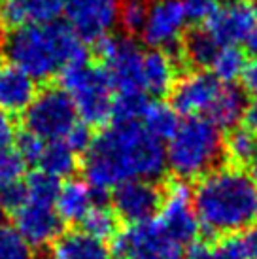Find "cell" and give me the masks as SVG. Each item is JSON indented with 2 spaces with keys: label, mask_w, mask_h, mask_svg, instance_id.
<instances>
[{
  "label": "cell",
  "mask_w": 257,
  "mask_h": 259,
  "mask_svg": "<svg viewBox=\"0 0 257 259\" xmlns=\"http://www.w3.org/2000/svg\"><path fill=\"white\" fill-rule=\"evenodd\" d=\"M25 168H27V163L19 157V153L15 150L0 153V189L14 182L23 180Z\"/></svg>",
  "instance_id": "cell-32"
},
{
  "label": "cell",
  "mask_w": 257,
  "mask_h": 259,
  "mask_svg": "<svg viewBox=\"0 0 257 259\" xmlns=\"http://www.w3.org/2000/svg\"><path fill=\"white\" fill-rule=\"evenodd\" d=\"M4 218H6V210H4V206L0 204V227L4 225Z\"/></svg>",
  "instance_id": "cell-44"
},
{
  "label": "cell",
  "mask_w": 257,
  "mask_h": 259,
  "mask_svg": "<svg viewBox=\"0 0 257 259\" xmlns=\"http://www.w3.org/2000/svg\"><path fill=\"white\" fill-rule=\"evenodd\" d=\"M112 204L119 220L131 225L150 222L161 210L163 191L151 180H128L114 187Z\"/></svg>",
  "instance_id": "cell-13"
},
{
  "label": "cell",
  "mask_w": 257,
  "mask_h": 259,
  "mask_svg": "<svg viewBox=\"0 0 257 259\" xmlns=\"http://www.w3.org/2000/svg\"><path fill=\"white\" fill-rule=\"evenodd\" d=\"M248 46H250L251 53L257 57V27H255V30H253V34L250 36V40H248Z\"/></svg>",
  "instance_id": "cell-42"
},
{
  "label": "cell",
  "mask_w": 257,
  "mask_h": 259,
  "mask_svg": "<svg viewBox=\"0 0 257 259\" xmlns=\"http://www.w3.org/2000/svg\"><path fill=\"white\" fill-rule=\"evenodd\" d=\"M2 57H4V50H2V44H0V68H2Z\"/></svg>",
  "instance_id": "cell-45"
},
{
  "label": "cell",
  "mask_w": 257,
  "mask_h": 259,
  "mask_svg": "<svg viewBox=\"0 0 257 259\" xmlns=\"http://www.w3.org/2000/svg\"><path fill=\"white\" fill-rule=\"evenodd\" d=\"M148 104L146 93H117L112 108V123H136L142 119Z\"/></svg>",
  "instance_id": "cell-28"
},
{
  "label": "cell",
  "mask_w": 257,
  "mask_h": 259,
  "mask_svg": "<svg viewBox=\"0 0 257 259\" xmlns=\"http://www.w3.org/2000/svg\"><path fill=\"white\" fill-rule=\"evenodd\" d=\"M220 89H222V81L214 74L204 72V70L187 74L172 87V108L187 117L206 114Z\"/></svg>",
  "instance_id": "cell-15"
},
{
  "label": "cell",
  "mask_w": 257,
  "mask_h": 259,
  "mask_svg": "<svg viewBox=\"0 0 257 259\" xmlns=\"http://www.w3.org/2000/svg\"><path fill=\"white\" fill-rule=\"evenodd\" d=\"M44 148H46V140L36 137L34 133H30L27 129L15 137V151L19 153V157L27 165H38Z\"/></svg>",
  "instance_id": "cell-31"
},
{
  "label": "cell",
  "mask_w": 257,
  "mask_h": 259,
  "mask_svg": "<svg viewBox=\"0 0 257 259\" xmlns=\"http://www.w3.org/2000/svg\"><path fill=\"white\" fill-rule=\"evenodd\" d=\"M223 151L233 166L250 165L257 153V135L246 127H235L225 138Z\"/></svg>",
  "instance_id": "cell-26"
},
{
  "label": "cell",
  "mask_w": 257,
  "mask_h": 259,
  "mask_svg": "<svg viewBox=\"0 0 257 259\" xmlns=\"http://www.w3.org/2000/svg\"><path fill=\"white\" fill-rule=\"evenodd\" d=\"M212 253H214V259H250L244 248L242 237H235V235L222 238L212 248Z\"/></svg>",
  "instance_id": "cell-35"
},
{
  "label": "cell",
  "mask_w": 257,
  "mask_h": 259,
  "mask_svg": "<svg viewBox=\"0 0 257 259\" xmlns=\"http://www.w3.org/2000/svg\"><path fill=\"white\" fill-rule=\"evenodd\" d=\"M159 222L166 235L180 246L197 240L200 222L193 204V191L186 180H176L164 191Z\"/></svg>",
  "instance_id": "cell-9"
},
{
  "label": "cell",
  "mask_w": 257,
  "mask_h": 259,
  "mask_svg": "<svg viewBox=\"0 0 257 259\" xmlns=\"http://www.w3.org/2000/svg\"><path fill=\"white\" fill-rule=\"evenodd\" d=\"M0 259H34V248L10 225L0 227Z\"/></svg>",
  "instance_id": "cell-29"
},
{
  "label": "cell",
  "mask_w": 257,
  "mask_h": 259,
  "mask_svg": "<svg viewBox=\"0 0 257 259\" xmlns=\"http://www.w3.org/2000/svg\"><path fill=\"white\" fill-rule=\"evenodd\" d=\"M64 12V0H2L0 27L12 30L27 25L53 23Z\"/></svg>",
  "instance_id": "cell-16"
},
{
  "label": "cell",
  "mask_w": 257,
  "mask_h": 259,
  "mask_svg": "<svg viewBox=\"0 0 257 259\" xmlns=\"http://www.w3.org/2000/svg\"><path fill=\"white\" fill-rule=\"evenodd\" d=\"M255 218H257V212H255Z\"/></svg>",
  "instance_id": "cell-47"
},
{
  "label": "cell",
  "mask_w": 257,
  "mask_h": 259,
  "mask_svg": "<svg viewBox=\"0 0 257 259\" xmlns=\"http://www.w3.org/2000/svg\"><path fill=\"white\" fill-rule=\"evenodd\" d=\"M142 83L144 91L151 97H163L170 93L176 83V61L168 51H144Z\"/></svg>",
  "instance_id": "cell-19"
},
{
  "label": "cell",
  "mask_w": 257,
  "mask_h": 259,
  "mask_svg": "<svg viewBox=\"0 0 257 259\" xmlns=\"http://www.w3.org/2000/svg\"><path fill=\"white\" fill-rule=\"evenodd\" d=\"M38 166H40L42 172L50 174L57 180L68 178L78 170V153L72 150L64 140L46 142V148H44L42 157L38 161Z\"/></svg>",
  "instance_id": "cell-22"
},
{
  "label": "cell",
  "mask_w": 257,
  "mask_h": 259,
  "mask_svg": "<svg viewBox=\"0 0 257 259\" xmlns=\"http://www.w3.org/2000/svg\"><path fill=\"white\" fill-rule=\"evenodd\" d=\"M81 170L87 184L100 193L128 180L155 182L166 170V150L140 121L112 123L93 138Z\"/></svg>",
  "instance_id": "cell-1"
},
{
  "label": "cell",
  "mask_w": 257,
  "mask_h": 259,
  "mask_svg": "<svg viewBox=\"0 0 257 259\" xmlns=\"http://www.w3.org/2000/svg\"><path fill=\"white\" fill-rule=\"evenodd\" d=\"M186 25L187 15L182 0H153L140 34L151 50L174 51L184 40Z\"/></svg>",
  "instance_id": "cell-11"
},
{
  "label": "cell",
  "mask_w": 257,
  "mask_h": 259,
  "mask_svg": "<svg viewBox=\"0 0 257 259\" xmlns=\"http://www.w3.org/2000/svg\"><path fill=\"white\" fill-rule=\"evenodd\" d=\"M242 119H244V125H246V129H250L251 133H255V135H257V101L251 102L250 106L246 108Z\"/></svg>",
  "instance_id": "cell-41"
},
{
  "label": "cell",
  "mask_w": 257,
  "mask_h": 259,
  "mask_svg": "<svg viewBox=\"0 0 257 259\" xmlns=\"http://www.w3.org/2000/svg\"><path fill=\"white\" fill-rule=\"evenodd\" d=\"M240 79H242V91L244 93L257 101V59L246 65Z\"/></svg>",
  "instance_id": "cell-38"
},
{
  "label": "cell",
  "mask_w": 257,
  "mask_h": 259,
  "mask_svg": "<svg viewBox=\"0 0 257 259\" xmlns=\"http://www.w3.org/2000/svg\"><path fill=\"white\" fill-rule=\"evenodd\" d=\"M25 129L46 142L64 140L78 123V112L70 95L61 85H48L38 91L36 99L23 114Z\"/></svg>",
  "instance_id": "cell-6"
},
{
  "label": "cell",
  "mask_w": 257,
  "mask_h": 259,
  "mask_svg": "<svg viewBox=\"0 0 257 259\" xmlns=\"http://www.w3.org/2000/svg\"><path fill=\"white\" fill-rule=\"evenodd\" d=\"M184 259H214V253H212V248L204 242H193Z\"/></svg>",
  "instance_id": "cell-39"
},
{
  "label": "cell",
  "mask_w": 257,
  "mask_h": 259,
  "mask_svg": "<svg viewBox=\"0 0 257 259\" xmlns=\"http://www.w3.org/2000/svg\"><path fill=\"white\" fill-rule=\"evenodd\" d=\"M106 193L95 191L87 182L66 180L59 189L55 208L61 220L66 223H79L97 202H104Z\"/></svg>",
  "instance_id": "cell-18"
},
{
  "label": "cell",
  "mask_w": 257,
  "mask_h": 259,
  "mask_svg": "<svg viewBox=\"0 0 257 259\" xmlns=\"http://www.w3.org/2000/svg\"><path fill=\"white\" fill-rule=\"evenodd\" d=\"M225 140L222 129L208 117H187L166 146V166L178 180H197L214 170L222 159Z\"/></svg>",
  "instance_id": "cell-4"
},
{
  "label": "cell",
  "mask_w": 257,
  "mask_h": 259,
  "mask_svg": "<svg viewBox=\"0 0 257 259\" xmlns=\"http://www.w3.org/2000/svg\"><path fill=\"white\" fill-rule=\"evenodd\" d=\"M246 108V93L233 83H225L206 112V117L220 129H235L238 121H242Z\"/></svg>",
  "instance_id": "cell-21"
},
{
  "label": "cell",
  "mask_w": 257,
  "mask_h": 259,
  "mask_svg": "<svg viewBox=\"0 0 257 259\" xmlns=\"http://www.w3.org/2000/svg\"><path fill=\"white\" fill-rule=\"evenodd\" d=\"M220 48L222 46L216 42V38L206 29H193L184 36L182 57L197 68H206L212 66Z\"/></svg>",
  "instance_id": "cell-23"
},
{
  "label": "cell",
  "mask_w": 257,
  "mask_h": 259,
  "mask_svg": "<svg viewBox=\"0 0 257 259\" xmlns=\"http://www.w3.org/2000/svg\"><path fill=\"white\" fill-rule=\"evenodd\" d=\"M81 229L100 238V240H114L119 233V216L115 214L114 208H110L104 202H97L93 208L85 214L81 220Z\"/></svg>",
  "instance_id": "cell-25"
},
{
  "label": "cell",
  "mask_w": 257,
  "mask_h": 259,
  "mask_svg": "<svg viewBox=\"0 0 257 259\" xmlns=\"http://www.w3.org/2000/svg\"><path fill=\"white\" fill-rule=\"evenodd\" d=\"M64 222L57 214L55 201L29 197L21 208L14 214V227L19 231L32 248H44L53 244L61 233Z\"/></svg>",
  "instance_id": "cell-12"
},
{
  "label": "cell",
  "mask_w": 257,
  "mask_h": 259,
  "mask_svg": "<svg viewBox=\"0 0 257 259\" xmlns=\"http://www.w3.org/2000/svg\"><path fill=\"white\" fill-rule=\"evenodd\" d=\"M15 137H17V133H15V125L12 121V117L0 110V153L14 148Z\"/></svg>",
  "instance_id": "cell-37"
},
{
  "label": "cell",
  "mask_w": 257,
  "mask_h": 259,
  "mask_svg": "<svg viewBox=\"0 0 257 259\" xmlns=\"http://www.w3.org/2000/svg\"><path fill=\"white\" fill-rule=\"evenodd\" d=\"M93 138H95L93 127H89L87 123H83L79 119V121L70 129V133L64 137V142L70 146L78 155H83V153L89 150V146L93 144Z\"/></svg>",
  "instance_id": "cell-34"
},
{
  "label": "cell",
  "mask_w": 257,
  "mask_h": 259,
  "mask_svg": "<svg viewBox=\"0 0 257 259\" xmlns=\"http://www.w3.org/2000/svg\"><path fill=\"white\" fill-rule=\"evenodd\" d=\"M123 0H64V14L74 32L85 44H95L119 23Z\"/></svg>",
  "instance_id": "cell-10"
},
{
  "label": "cell",
  "mask_w": 257,
  "mask_h": 259,
  "mask_svg": "<svg viewBox=\"0 0 257 259\" xmlns=\"http://www.w3.org/2000/svg\"><path fill=\"white\" fill-rule=\"evenodd\" d=\"M0 4H2V0H0Z\"/></svg>",
  "instance_id": "cell-48"
},
{
  "label": "cell",
  "mask_w": 257,
  "mask_h": 259,
  "mask_svg": "<svg viewBox=\"0 0 257 259\" xmlns=\"http://www.w3.org/2000/svg\"><path fill=\"white\" fill-rule=\"evenodd\" d=\"M25 201H27V186L23 180L14 182V184L0 189V204L12 216L25 204Z\"/></svg>",
  "instance_id": "cell-33"
},
{
  "label": "cell",
  "mask_w": 257,
  "mask_h": 259,
  "mask_svg": "<svg viewBox=\"0 0 257 259\" xmlns=\"http://www.w3.org/2000/svg\"><path fill=\"white\" fill-rule=\"evenodd\" d=\"M53 257L57 259H112L104 240L83 229L63 231L53 242Z\"/></svg>",
  "instance_id": "cell-20"
},
{
  "label": "cell",
  "mask_w": 257,
  "mask_h": 259,
  "mask_svg": "<svg viewBox=\"0 0 257 259\" xmlns=\"http://www.w3.org/2000/svg\"><path fill=\"white\" fill-rule=\"evenodd\" d=\"M257 27V6L251 0H227L204 23V29L220 46L248 42Z\"/></svg>",
  "instance_id": "cell-14"
},
{
  "label": "cell",
  "mask_w": 257,
  "mask_h": 259,
  "mask_svg": "<svg viewBox=\"0 0 257 259\" xmlns=\"http://www.w3.org/2000/svg\"><path fill=\"white\" fill-rule=\"evenodd\" d=\"M61 87L70 95L78 117L89 127H102L112 119L114 108V85L106 68L85 61L66 66L59 74Z\"/></svg>",
  "instance_id": "cell-5"
},
{
  "label": "cell",
  "mask_w": 257,
  "mask_h": 259,
  "mask_svg": "<svg viewBox=\"0 0 257 259\" xmlns=\"http://www.w3.org/2000/svg\"><path fill=\"white\" fill-rule=\"evenodd\" d=\"M115 257L123 259H184L182 246L174 242L159 220L135 223L112 240Z\"/></svg>",
  "instance_id": "cell-8"
},
{
  "label": "cell",
  "mask_w": 257,
  "mask_h": 259,
  "mask_svg": "<svg viewBox=\"0 0 257 259\" xmlns=\"http://www.w3.org/2000/svg\"><path fill=\"white\" fill-rule=\"evenodd\" d=\"M150 4L146 0H123L119 10V23L128 36L142 32Z\"/></svg>",
  "instance_id": "cell-30"
},
{
  "label": "cell",
  "mask_w": 257,
  "mask_h": 259,
  "mask_svg": "<svg viewBox=\"0 0 257 259\" xmlns=\"http://www.w3.org/2000/svg\"><path fill=\"white\" fill-rule=\"evenodd\" d=\"M93 51L117 93H146L142 83L144 51L133 38L108 34L93 44Z\"/></svg>",
  "instance_id": "cell-7"
},
{
  "label": "cell",
  "mask_w": 257,
  "mask_h": 259,
  "mask_svg": "<svg viewBox=\"0 0 257 259\" xmlns=\"http://www.w3.org/2000/svg\"><path fill=\"white\" fill-rule=\"evenodd\" d=\"M148 133H151L155 138L163 140H170L174 137V133L178 131L180 121H178V112L172 108V104L166 102H150L148 108L142 115V121Z\"/></svg>",
  "instance_id": "cell-24"
},
{
  "label": "cell",
  "mask_w": 257,
  "mask_h": 259,
  "mask_svg": "<svg viewBox=\"0 0 257 259\" xmlns=\"http://www.w3.org/2000/svg\"><path fill=\"white\" fill-rule=\"evenodd\" d=\"M50 259H57V257H50Z\"/></svg>",
  "instance_id": "cell-46"
},
{
  "label": "cell",
  "mask_w": 257,
  "mask_h": 259,
  "mask_svg": "<svg viewBox=\"0 0 257 259\" xmlns=\"http://www.w3.org/2000/svg\"><path fill=\"white\" fill-rule=\"evenodd\" d=\"M242 242H244V248H246L248 257L257 259V225L255 227H250V229L244 233Z\"/></svg>",
  "instance_id": "cell-40"
},
{
  "label": "cell",
  "mask_w": 257,
  "mask_h": 259,
  "mask_svg": "<svg viewBox=\"0 0 257 259\" xmlns=\"http://www.w3.org/2000/svg\"><path fill=\"white\" fill-rule=\"evenodd\" d=\"M193 204L200 227L210 235H231L255 220L257 182L240 166H220L193 189Z\"/></svg>",
  "instance_id": "cell-3"
},
{
  "label": "cell",
  "mask_w": 257,
  "mask_h": 259,
  "mask_svg": "<svg viewBox=\"0 0 257 259\" xmlns=\"http://www.w3.org/2000/svg\"><path fill=\"white\" fill-rule=\"evenodd\" d=\"M246 53L238 46H222L216 55L212 68L214 76L223 83H233L242 76L246 68Z\"/></svg>",
  "instance_id": "cell-27"
},
{
  "label": "cell",
  "mask_w": 257,
  "mask_h": 259,
  "mask_svg": "<svg viewBox=\"0 0 257 259\" xmlns=\"http://www.w3.org/2000/svg\"><path fill=\"white\" fill-rule=\"evenodd\" d=\"M2 50L12 65L36 81L57 78L66 66L89 61L87 44L68 23L53 21L8 30Z\"/></svg>",
  "instance_id": "cell-2"
},
{
  "label": "cell",
  "mask_w": 257,
  "mask_h": 259,
  "mask_svg": "<svg viewBox=\"0 0 257 259\" xmlns=\"http://www.w3.org/2000/svg\"><path fill=\"white\" fill-rule=\"evenodd\" d=\"M36 79L19 66L8 65L0 68V110L8 115H23L36 99Z\"/></svg>",
  "instance_id": "cell-17"
},
{
  "label": "cell",
  "mask_w": 257,
  "mask_h": 259,
  "mask_svg": "<svg viewBox=\"0 0 257 259\" xmlns=\"http://www.w3.org/2000/svg\"><path fill=\"white\" fill-rule=\"evenodd\" d=\"M250 170H251V178L257 182V153H255V157L251 159V163H250Z\"/></svg>",
  "instance_id": "cell-43"
},
{
  "label": "cell",
  "mask_w": 257,
  "mask_h": 259,
  "mask_svg": "<svg viewBox=\"0 0 257 259\" xmlns=\"http://www.w3.org/2000/svg\"><path fill=\"white\" fill-rule=\"evenodd\" d=\"M187 21L206 23L218 10V0H182Z\"/></svg>",
  "instance_id": "cell-36"
}]
</instances>
